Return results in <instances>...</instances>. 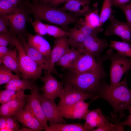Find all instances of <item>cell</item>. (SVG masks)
I'll use <instances>...</instances> for the list:
<instances>
[{
	"mask_svg": "<svg viewBox=\"0 0 131 131\" xmlns=\"http://www.w3.org/2000/svg\"><path fill=\"white\" fill-rule=\"evenodd\" d=\"M90 104V103L82 101L70 106L59 108L64 118L68 119H84L89 110Z\"/></svg>",
	"mask_w": 131,
	"mask_h": 131,
	"instance_id": "14",
	"label": "cell"
},
{
	"mask_svg": "<svg viewBox=\"0 0 131 131\" xmlns=\"http://www.w3.org/2000/svg\"><path fill=\"white\" fill-rule=\"evenodd\" d=\"M13 5L16 6H17L21 3V0H8Z\"/></svg>",
	"mask_w": 131,
	"mask_h": 131,
	"instance_id": "48",
	"label": "cell"
},
{
	"mask_svg": "<svg viewBox=\"0 0 131 131\" xmlns=\"http://www.w3.org/2000/svg\"><path fill=\"white\" fill-rule=\"evenodd\" d=\"M12 71L3 64L0 66V85L7 84L11 80L19 78L17 75L14 74Z\"/></svg>",
	"mask_w": 131,
	"mask_h": 131,
	"instance_id": "27",
	"label": "cell"
},
{
	"mask_svg": "<svg viewBox=\"0 0 131 131\" xmlns=\"http://www.w3.org/2000/svg\"><path fill=\"white\" fill-rule=\"evenodd\" d=\"M9 25L8 20L4 16H0V33L9 32L8 26Z\"/></svg>",
	"mask_w": 131,
	"mask_h": 131,
	"instance_id": "41",
	"label": "cell"
},
{
	"mask_svg": "<svg viewBox=\"0 0 131 131\" xmlns=\"http://www.w3.org/2000/svg\"><path fill=\"white\" fill-rule=\"evenodd\" d=\"M44 131H86L84 125L80 123H50Z\"/></svg>",
	"mask_w": 131,
	"mask_h": 131,
	"instance_id": "22",
	"label": "cell"
},
{
	"mask_svg": "<svg viewBox=\"0 0 131 131\" xmlns=\"http://www.w3.org/2000/svg\"><path fill=\"white\" fill-rule=\"evenodd\" d=\"M71 0H53L48 3L52 6L56 7L62 3H66Z\"/></svg>",
	"mask_w": 131,
	"mask_h": 131,
	"instance_id": "45",
	"label": "cell"
},
{
	"mask_svg": "<svg viewBox=\"0 0 131 131\" xmlns=\"http://www.w3.org/2000/svg\"><path fill=\"white\" fill-rule=\"evenodd\" d=\"M18 35V39L28 55L42 70L48 72L49 68V60L29 45L22 35Z\"/></svg>",
	"mask_w": 131,
	"mask_h": 131,
	"instance_id": "17",
	"label": "cell"
},
{
	"mask_svg": "<svg viewBox=\"0 0 131 131\" xmlns=\"http://www.w3.org/2000/svg\"><path fill=\"white\" fill-rule=\"evenodd\" d=\"M47 34L57 38L68 36L69 32L64 30L56 26L45 24Z\"/></svg>",
	"mask_w": 131,
	"mask_h": 131,
	"instance_id": "30",
	"label": "cell"
},
{
	"mask_svg": "<svg viewBox=\"0 0 131 131\" xmlns=\"http://www.w3.org/2000/svg\"><path fill=\"white\" fill-rule=\"evenodd\" d=\"M128 73L125 78L118 84L115 85L102 82L97 94L109 103L115 112L118 113L119 119L125 116L124 111L131 105V93L127 81Z\"/></svg>",
	"mask_w": 131,
	"mask_h": 131,
	"instance_id": "1",
	"label": "cell"
},
{
	"mask_svg": "<svg viewBox=\"0 0 131 131\" xmlns=\"http://www.w3.org/2000/svg\"><path fill=\"white\" fill-rule=\"evenodd\" d=\"M91 1V0H71L66 3L61 8L65 11L85 16L92 10L90 7Z\"/></svg>",
	"mask_w": 131,
	"mask_h": 131,
	"instance_id": "20",
	"label": "cell"
},
{
	"mask_svg": "<svg viewBox=\"0 0 131 131\" xmlns=\"http://www.w3.org/2000/svg\"><path fill=\"white\" fill-rule=\"evenodd\" d=\"M7 84L15 85L24 90L26 89L30 90L36 84L34 82L29 80L28 79L24 78L22 80H21L20 78L14 79Z\"/></svg>",
	"mask_w": 131,
	"mask_h": 131,
	"instance_id": "29",
	"label": "cell"
},
{
	"mask_svg": "<svg viewBox=\"0 0 131 131\" xmlns=\"http://www.w3.org/2000/svg\"><path fill=\"white\" fill-rule=\"evenodd\" d=\"M11 51L7 46L0 45V60Z\"/></svg>",
	"mask_w": 131,
	"mask_h": 131,
	"instance_id": "43",
	"label": "cell"
},
{
	"mask_svg": "<svg viewBox=\"0 0 131 131\" xmlns=\"http://www.w3.org/2000/svg\"><path fill=\"white\" fill-rule=\"evenodd\" d=\"M53 0H37L39 2L48 3Z\"/></svg>",
	"mask_w": 131,
	"mask_h": 131,
	"instance_id": "49",
	"label": "cell"
},
{
	"mask_svg": "<svg viewBox=\"0 0 131 131\" xmlns=\"http://www.w3.org/2000/svg\"><path fill=\"white\" fill-rule=\"evenodd\" d=\"M28 101V98H27L12 100L6 103L11 109L16 113L23 108Z\"/></svg>",
	"mask_w": 131,
	"mask_h": 131,
	"instance_id": "32",
	"label": "cell"
},
{
	"mask_svg": "<svg viewBox=\"0 0 131 131\" xmlns=\"http://www.w3.org/2000/svg\"><path fill=\"white\" fill-rule=\"evenodd\" d=\"M93 131H118L117 128L115 124L110 123L109 121L106 122L104 125L97 128L93 129Z\"/></svg>",
	"mask_w": 131,
	"mask_h": 131,
	"instance_id": "40",
	"label": "cell"
},
{
	"mask_svg": "<svg viewBox=\"0 0 131 131\" xmlns=\"http://www.w3.org/2000/svg\"><path fill=\"white\" fill-rule=\"evenodd\" d=\"M91 36L84 33L75 27L70 30L68 38L70 45L75 48Z\"/></svg>",
	"mask_w": 131,
	"mask_h": 131,
	"instance_id": "23",
	"label": "cell"
},
{
	"mask_svg": "<svg viewBox=\"0 0 131 131\" xmlns=\"http://www.w3.org/2000/svg\"><path fill=\"white\" fill-rule=\"evenodd\" d=\"M128 109L129 110L130 115L123 122H122V123L124 126L128 125L130 127H131V105Z\"/></svg>",
	"mask_w": 131,
	"mask_h": 131,
	"instance_id": "44",
	"label": "cell"
},
{
	"mask_svg": "<svg viewBox=\"0 0 131 131\" xmlns=\"http://www.w3.org/2000/svg\"><path fill=\"white\" fill-rule=\"evenodd\" d=\"M131 0H112V6H118L127 4Z\"/></svg>",
	"mask_w": 131,
	"mask_h": 131,
	"instance_id": "42",
	"label": "cell"
},
{
	"mask_svg": "<svg viewBox=\"0 0 131 131\" xmlns=\"http://www.w3.org/2000/svg\"><path fill=\"white\" fill-rule=\"evenodd\" d=\"M28 43L50 60L52 49L48 41L41 35L27 33Z\"/></svg>",
	"mask_w": 131,
	"mask_h": 131,
	"instance_id": "19",
	"label": "cell"
},
{
	"mask_svg": "<svg viewBox=\"0 0 131 131\" xmlns=\"http://www.w3.org/2000/svg\"><path fill=\"white\" fill-rule=\"evenodd\" d=\"M39 97L43 113L49 123H66L54 100L47 98L40 93Z\"/></svg>",
	"mask_w": 131,
	"mask_h": 131,
	"instance_id": "11",
	"label": "cell"
},
{
	"mask_svg": "<svg viewBox=\"0 0 131 131\" xmlns=\"http://www.w3.org/2000/svg\"><path fill=\"white\" fill-rule=\"evenodd\" d=\"M103 68L101 62L97 61L94 57L89 54L80 53L70 70L72 74H75Z\"/></svg>",
	"mask_w": 131,
	"mask_h": 131,
	"instance_id": "12",
	"label": "cell"
},
{
	"mask_svg": "<svg viewBox=\"0 0 131 131\" xmlns=\"http://www.w3.org/2000/svg\"><path fill=\"white\" fill-rule=\"evenodd\" d=\"M15 47L18 52L20 71L24 79L33 81L40 78L42 69L28 55L23 45L16 36H14Z\"/></svg>",
	"mask_w": 131,
	"mask_h": 131,
	"instance_id": "4",
	"label": "cell"
},
{
	"mask_svg": "<svg viewBox=\"0 0 131 131\" xmlns=\"http://www.w3.org/2000/svg\"><path fill=\"white\" fill-rule=\"evenodd\" d=\"M29 14L33 16L35 20H43L60 26L67 29L69 24L78 22L73 15L67 13L61 8L52 6L48 3L31 2L28 0H21Z\"/></svg>",
	"mask_w": 131,
	"mask_h": 131,
	"instance_id": "2",
	"label": "cell"
},
{
	"mask_svg": "<svg viewBox=\"0 0 131 131\" xmlns=\"http://www.w3.org/2000/svg\"><path fill=\"white\" fill-rule=\"evenodd\" d=\"M16 113L10 108L6 103L1 104L0 108V116L7 118L12 116Z\"/></svg>",
	"mask_w": 131,
	"mask_h": 131,
	"instance_id": "35",
	"label": "cell"
},
{
	"mask_svg": "<svg viewBox=\"0 0 131 131\" xmlns=\"http://www.w3.org/2000/svg\"><path fill=\"white\" fill-rule=\"evenodd\" d=\"M17 49L11 50L0 60V64H3L20 77L22 76L20 71Z\"/></svg>",
	"mask_w": 131,
	"mask_h": 131,
	"instance_id": "21",
	"label": "cell"
},
{
	"mask_svg": "<svg viewBox=\"0 0 131 131\" xmlns=\"http://www.w3.org/2000/svg\"><path fill=\"white\" fill-rule=\"evenodd\" d=\"M7 118L1 116L0 117V129L6 127Z\"/></svg>",
	"mask_w": 131,
	"mask_h": 131,
	"instance_id": "47",
	"label": "cell"
},
{
	"mask_svg": "<svg viewBox=\"0 0 131 131\" xmlns=\"http://www.w3.org/2000/svg\"><path fill=\"white\" fill-rule=\"evenodd\" d=\"M80 53L75 48L72 47L68 51V58L70 69L76 61Z\"/></svg>",
	"mask_w": 131,
	"mask_h": 131,
	"instance_id": "37",
	"label": "cell"
},
{
	"mask_svg": "<svg viewBox=\"0 0 131 131\" xmlns=\"http://www.w3.org/2000/svg\"><path fill=\"white\" fill-rule=\"evenodd\" d=\"M5 89L8 90H10L17 91L21 90L19 87L15 85L7 84L5 86H4Z\"/></svg>",
	"mask_w": 131,
	"mask_h": 131,
	"instance_id": "46",
	"label": "cell"
},
{
	"mask_svg": "<svg viewBox=\"0 0 131 131\" xmlns=\"http://www.w3.org/2000/svg\"><path fill=\"white\" fill-rule=\"evenodd\" d=\"M6 122V127L10 131H18L20 126L14 118L12 116L7 118Z\"/></svg>",
	"mask_w": 131,
	"mask_h": 131,
	"instance_id": "39",
	"label": "cell"
},
{
	"mask_svg": "<svg viewBox=\"0 0 131 131\" xmlns=\"http://www.w3.org/2000/svg\"><path fill=\"white\" fill-rule=\"evenodd\" d=\"M24 90H21L17 91H14L6 89L0 90V103L2 104L12 100L28 98L29 95H25L24 93Z\"/></svg>",
	"mask_w": 131,
	"mask_h": 131,
	"instance_id": "24",
	"label": "cell"
},
{
	"mask_svg": "<svg viewBox=\"0 0 131 131\" xmlns=\"http://www.w3.org/2000/svg\"><path fill=\"white\" fill-rule=\"evenodd\" d=\"M108 47L115 50L120 54L131 58V43L123 41L111 40Z\"/></svg>",
	"mask_w": 131,
	"mask_h": 131,
	"instance_id": "25",
	"label": "cell"
},
{
	"mask_svg": "<svg viewBox=\"0 0 131 131\" xmlns=\"http://www.w3.org/2000/svg\"><path fill=\"white\" fill-rule=\"evenodd\" d=\"M106 75L103 68L77 74H71L67 78V82L78 89L97 96L103 80Z\"/></svg>",
	"mask_w": 131,
	"mask_h": 131,
	"instance_id": "3",
	"label": "cell"
},
{
	"mask_svg": "<svg viewBox=\"0 0 131 131\" xmlns=\"http://www.w3.org/2000/svg\"><path fill=\"white\" fill-rule=\"evenodd\" d=\"M84 119L85 121L84 127L86 131H92L95 128L101 127L109 121L108 117L103 114L99 108L89 110Z\"/></svg>",
	"mask_w": 131,
	"mask_h": 131,
	"instance_id": "18",
	"label": "cell"
},
{
	"mask_svg": "<svg viewBox=\"0 0 131 131\" xmlns=\"http://www.w3.org/2000/svg\"><path fill=\"white\" fill-rule=\"evenodd\" d=\"M125 14L127 23L131 26V3L118 7Z\"/></svg>",
	"mask_w": 131,
	"mask_h": 131,
	"instance_id": "38",
	"label": "cell"
},
{
	"mask_svg": "<svg viewBox=\"0 0 131 131\" xmlns=\"http://www.w3.org/2000/svg\"><path fill=\"white\" fill-rule=\"evenodd\" d=\"M40 89L36 84L30 90L28 101L24 108H27L32 112L41 124L45 128L48 127V121L43 113L39 97Z\"/></svg>",
	"mask_w": 131,
	"mask_h": 131,
	"instance_id": "10",
	"label": "cell"
},
{
	"mask_svg": "<svg viewBox=\"0 0 131 131\" xmlns=\"http://www.w3.org/2000/svg\"><path fill=\"white\" fill-rule=\"evenodd\" d=\"M32 25L38 34L42 36L47 34L45 24L42 23L40 20H36L32 23Z\"/></svg>",
	"mask_w": 131,
	"mask_h": 131,
	"instance_id": "34",
	"label": "cell"
},
{
	"mask_svg": "<svg viewBox=\"0 0 131 131\" xmlns=\"http://www.w3.org/2000/svg\"><path fill=\"white\" fill-rule=\"evenodd\" d=\"M109 19L110 23L105 33L107 36L116 35L120 37L123 41L131 43V26L127 23L115 19L112 15Z\"/></svg>",
	"mask_w": 131,
	"mask_h": 131,
	"instance_id": "13",
	"label": "cell"
},
{
	"mask_svg": "<svg viewBox=\"0 0 131 131\" xmlns=\"http://www.w3.org/2000/svg\"><path fill=\"white\" fill-rule=\"evenodd\" d=\"M69 50L60 58L56 64L64 68L70 70V66L68 58Z\"/></svg>",
	"mask_w": 131,
	"mask_h": 131,
	"instance_id": "36",
	"label": "cell"
},
{
	"mask_svg": "<svg viewBox=\"0 0 131 131\" xmlns=\"http://www.w3.org/2000/svg\"><path fill=\"white\" fill-rule=\"evenodd\" d=\"M60 98L58 107L70 106L88 99L94 100L98 98L96 95L78 89L67 82Z\"/></svg>",
	"mask_w": 131,
	"mask_h": 131,
	"instance_id": "6",
	"label": "cell"
},
{
	"mask_svg": "<svg viewBox=\"0 0 131 131\" xmlns=\"http://www.w3.org/2000/svg\"><path fill=\"white\" fill-rule=\"evenodd\" d=\"M112 0H104L102 9L100 15V25H102L109 18L112 13Z\"/></svg>",
	"mask_w": 131,
	"mask_h": 131,
	"instance_id": "28",
	"label": "cell"
},
{
	"mask_svg": "<svg viewBox=\"0 0 131 131\" xmlns=\"http://www.w3.org/2000/svg\"><path fill=\"white\" fill-rule=\"evenodd\" d=\"M29 14L25 6L21 2L13 12L4 15L8 20V26L12 33L22 35L26 30Z\"/></svg>",
	"mask_w": 131,
	"mask_h": 131,
	"instance_id": "7",
	"label": "cell"
},
{
	"mask_svg": "<svg viewBox=\"0 0 131 131\" xmlns=\"http://www.w3.org/2000/svg\"><path fill=\"white\" fill-rule=\"evenodd\" d=\"M25 127L32 131H40L45 128L29 109L24 108L16 112L13 116Z\"/></svg>",
	"mask_w": 131,
	"mask_h": 131,
	"instance_id": "15",
	"label": "cell"
},
{
	"mask_svg": "<svg viewBox=\"0 0 131 131\" xmlns=\"http://www.w3.org/2000/svg\"><path fill=\"white\" fill-rule=\"evenodd\" d=\"M98 5L97 3L95 4L94 8L84 16L85 18L83 19L86 24L94 28L101 27L100 15L98 14V10L97 8Z\"/></svg>",
	"mask_w": 131,
	"mask_h": 131,
	"instance_id": "26",
	"label": "cell"
},
{
	"mask_svg": "<svg viewBox=\"0 0 131 131\" xmlns=\"http://www.w3.org/2000/svg\"><path fill=\"white\" fill-rule=\"evenodd\" d=\"M67 36L62 37L55 40L50 57L49 69L47 72H53L55 64L70 49V45Z\"/></svg>",
	"mask_w": 131,
	"mask_h": 131,
	"instance_id": "16",
	"label": "cell"
},
{
	"mask_svg": "<svg viewBox=\"0 0 131 131\" xmlns=\"http://www.w3.org/2000/svg\"><path fill=\"white\" fill-rule=\"evenodd\" d=\"M108 46L105 38H101L96 35L90 37L76 48L80 53L95 57L98 56Z\"/></svg>",
	"mask_w": 131,
	"mask_h": 131,
	"instance_id": "9",
	"label": "cell"
},
{
	"mask_svg": "<svg viewBox=\"0 0 131 131\" xmlns=\"http://www.w3.org/2000/svg\"><path fill=\"white\" fill-rule=\"evenodd\" d=\"M106 59L110 60V84L115 85L119 84L123 75L131 69V58L118 52L114 53L112 50L107 52Z\"/></svg>",
	"mask_w": 131,
	"mask_h": 131,
	"instance_id": "5",
	"label": "cell"
},
{
	"mask_svg": "<svg viewBox=\"0 0 131 131\" xmlns=\"http://www.w3.org/2000/svg\"><path fill=\"white\" fill-rule=\"evenodd\" d=\"M14 35L10 32L0 33V45L7 46L9 45L15 46Z\"/></svg>",
	"mask_w": 131,
	"mask_h": 131,
	"instance_id": "33",
	"label": "cell"
},
{
	"mask_svg": "<svg viewBox=\"0 0 131 131\" xmlns=\"http://www.w3.org/2000/svg\"><path fill=\"white\" fill-rule=\"evenodd\" d=\"M44 74L43 76L40 78L44 83L43 86L41 89L43 95L52 100L60 97L64 89L62 83L58 81L51 73L46 71Z\"/></svg>",
	"mask_w": 131,
	"mask_h": 131,
	"instance_id": "8",
	"label": "cell"
},
{
	"mask_svg": "<svg viewBox=\"0 0 131 131\" xmlns=\"http://www.w3.org/2000/svg\"><path fill=\"white\" fill-rule=\"evenodd\" d=\"M130 89V92H131V89Z\"/></svg>",
	"mask_w": 131,
	"mask_h": 131,
	"instance_id": "51",
	"label": "cell"
},
{
	"mask_svg": "<svg viewBox=\"0 0 131 131\" xmlns=\"http://www.w3.org/2000/svg\"><path fill=\"white\" fill-rule=\"evenodd\" d=\"M17 6H14L8 0H0V16L5 15L12 13Z\"/></svg>",
	"mask_w": 131,
	"mask_h": 131,
	"instance_id": "31",
	"label": "cell"
},
{
	"mask_svg": "<svg viewBox=\"0 0 131 131\" xmlns=\"http://www.w3.org/2000/svg\"><path fill=\"white\" fill-rule=\"evenodd\" d=\"M33 2L35 3H37L39 2L37 0H33Z\"/></svg>",
	"mask_w": 131,
	"mask_h": 131,
	"instance_id": "50",
	"label": "cell"
}]
</instances>
